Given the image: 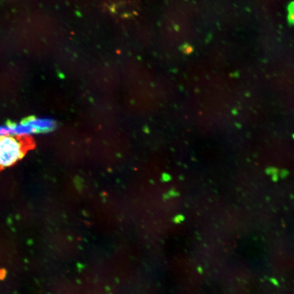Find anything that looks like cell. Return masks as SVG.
<instances>
[{"instance_id":"6da1fadb","label":"cell","mask_w":294,"mask_h":294,"mask_svg":"<svg viewBox=\"0 0 294 294\" xmlns=\"http://www.w3.org/2000/svg\"><path fill=\"white\" fill-rule=\"evenodd\" d=\"M23 156L22 145L18 139L9 136H0L1 167L13 165Z\"/></svg>"},{"instance_id":"7a4b0ae2","label":"cell","mask_w":294,"mask_h":294,"mask_svg":"<svg viewBox=\"0 0 294 294\" xmlns=\"http://www.w3.org/2000/svg\"><path fill=\"white\" fill-rule=\"evenodd\" d=\"M288 19L290 24L294 25V1L291 2L288 7Z\"/></svg>"}]
</instances>
